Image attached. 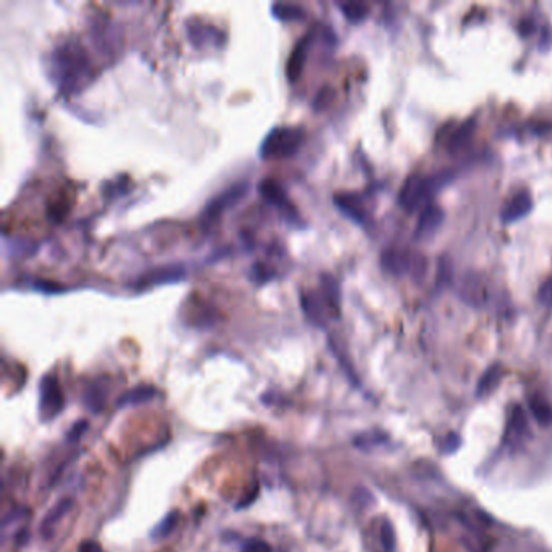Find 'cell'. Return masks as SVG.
Instances as JSON below:
<instances>
[{"label":"cell","mask_w":552,"mask_h":552,"mask_svg":"<svg viewBox=\"0 0 552 552\" xmlns=\"http://www.w3.org/2000/svg\"><path fill=\"white\" fill-rule=\"evenodd\" d=\"M91 60L81 44L65 41L51 53V77L64 92H79L91 81Z\"/></svg>","instance_id":"cell-1"},{"label":"cell","mask_w":552,"mask_h":552,"mask_svg":"<svg viewBox=\"0 0 552 552\" xmlns=\"http://www.w3.org/2000/svg\"><path fill=\"white\" fill-rule=\"evenodd\" d=\"M453 180V173L440 172L433 175H412L405 180L399 193V204L408 212L425 209L433 196Z\"/></svg>","instance_id":"cell-2"},{"label":"cell","mask_w":552,"mask_h":552,"mask_svg":"<svg viewBox=\"0 0 552 552\" xmlns=\"http://www.w3.org/2000/svg\"><path fill=\"white\" fill-rule=\"evenodd\" d=\"M306 133L300 127H275L267 133L260 148V155L264 160L288 159L301 149Z\"/></svg>","instance_id":"cell-3"},{"label":"cell","mask_w":552,"mask_h":552,"mask_svg":"<svg viewBox=\"0 0 552 552\" xmlns=\"http://www.w3.org/2000/svg\"><path fill=\"white\" fill-rule=\"evenodd\" d=\"M381 264L387 273L397 277H412L416 282L425 279L427 261L425 255L407 248L392 247L381 255Z\"/></svg>","instance_id":"cell-4"},{"label":"cell","mask_w":552,"mask_h":552,"mask_svg":"<svg viewBox=\"0 0 552 552\" xmlns=\"http://www.w3.org/2000/svg\"><path fill=\"white\" fill-rule=\"evenodd\" d=\"M457 293L466 305L476 306V308L486 305L489 295H491L486 277L478 273H473V271H468L458 279Z\"/></svg>","instance_id":"cell-5"},{"label":"cell","mask_w":552,"mask_h":552,"mask_svg":"<svg viewBox=\"0 0 552 552\" xmlns=\"http://www.w3.org/2000/svg\"><path fill=\"white\" fill-rule=\"evenodd\" d=\"M64 408V392L60 389L59 379L52 374L42 377L39 384V413L44 421L55 418Z\"/></svg>","instance_id":"cell-6"},{"label":"cell","mask_w":552,"mask_h":552,"mask_svg":"<svg viewBox=\"0 0 552 552\" xmlns=\"http://www.w3.org/2000/svg\"><path fill=\"white\" fill-rule=\"evenodd\" d=\"M248 193V184H238L230 186L212 198L211 201L206 204L203 212V221H206L211 224V222L217 221L219 217L224 216V214L229 211L230 208H234L235 204H238L242 201V198Z\"/></svg>","instance_id":"cell-7"},{"label":"cell","mask_w":552,"mask_h":552,"mask_svg":"<svg viewBox=\"0 0 552 552\" xmlns=\"http://www.w3.org/2000/svg\"><path fill=\"white\" fill-rule=\"evenodd\" d=\"M260 191L262 198H264L269 204L277 208L287 219L292 221L298 219V212L295 206L290 203L287 191L282 188V185H280L277 180H274V178H264L260 185Z\"/></svg>","instance_id":"cell-8"},{"label":"cell","mask_w":552,"mask_h":552,"mask_svg":"<svg viewBox=\"0 0 552 552\" xmlns=\"http://www.w3.org/2000/svg\"><path fill=\"white\" fill-rule=\"evenodd\" d=\"M533 211V198L529 191L522 190L512 195L501 209V221L504 224H514Z\"/></svg>","instance_id":"cell-9"},{"label":"cell","mask_w":552,"mask_h":552,"mask_svg":"<svg viewBox=\"0 0 552 552\" xmlns=\"http://www.w3.org/2000/svg\"><path fill=\"white\" fill-rule=\"evenodd\" d=\"M301 308L305 311L306 318L316 326H326V321L334 318L332 311L329 310L327 303L321 297L319 292H303L301 293Z\"/></svg>","instance_id":"cell-10"},{"label":"cell","mask_w":552,"mask_h":552,"mask_svg":"<svg viewBox=\"0 0 552 552\" xmlns=\"http://www.w3.org/2000/svg\"><path fill=\"white\" fill-rule=\"evenodd\" d=\"M445 212L440 209L438 204H427L425 209H421L420 217H418L416 229H415V238L425 240L433 237L439 227L444 224Z\"/></svg>","instance_id":"cell-11"},{"label":"cell","mask_w":552,"mask_h":552,"mask_svg":"<svg viewBox=\"0 0 552 552\" xmlns=\"http://www.w3.org/2000/svg\"><path fill=\"white\" fill-rule=\"evenodd\" d=\"M185 279V267L180 264H171V266H162V267H155V269L149 271L145 275H141L140 280L136 282L138 288H146V287H153V285L159 284H171V282H178V280Z\"/></svg>","instance_id":"cell-12"},{"label":"cell","mask_w":552,"mask_h":552,"mask_svg":"<svg viewBox=\"0 0 552 552\" xmlns=\"http://www.w3.org/2000/svg\"><path fill=\"white\" fill-rule=\"evenodd\" d=\"M334 203L336 206L350 217L356 224H366L368 221V209L364 206L363 198L356 193H338L334 196Z\"/></svg>","instance_id":"cell-13"},{"label":"cell","mask_w":552,"mask_h":552,"mask_svg":"<svg viewBox=\"0 0 552 552\" xmlns=\"http://www.w3.org/2000/svg\"><path fill=\"white\" fill-rule=\"evenodd\" d=\"M311 39H313V33L303 36L301 41L297 44L295 47H293V51L290 53V57H288L287 60V78L288 81L295 83L297 79H300L301 73H303V68H305V64H306V57H308V49H310V44H311Z\"/></svg>","instance_id":"cell-14"},{"label":"cell","mask_w":552,"mask_h":552,"mask_svg":"<svg viewBox=\"0 0 552 552\" xmlns=\"http://www.w3.org/2000/svg\"><path fill=\"white\" fill-rule=\"evenodd\" d=\"M188 36L191 39V44L196 47H204V46H219L221 41V33L211 25H199L198 21H193V23H188Z\"/></svg>","instance_id":"cell-15"},{"label":"cell","mask_w":552,"mask_h":552,"mask_svg":"<svg viewBox=\"0 0 552 552\" xmlns=\"http://www.w3.org/2000/svg\"><path fill=\"white\" fill-rule=\"evenodd\" d=\"M155 394H158V390H155L154 386L149 384L136 386L120 395V399L117 400V407L125 408V407H136V405L141 403H148L155 397Z\"/></svg>","instance_id":"cell-16"},{"label":"cell","mask_w":552,"mask_h":552,"mask_svg":"<svg viewBox=\"0 0 552 552\" xmlns=\"http://www.w3.org/2000/svg\"><path fill=\"white\" fill-rule=\"evenodd\" d=\"M321 297L327 303L329 310L332 311L334 318H337L340 311V292H338V284L332 275L324 274L321 275Z\"/></svg>","instance_id":"cell-17"},{"label":"cell","mask_w":552,"mask_h":552,"mask_svg":"<svg viewBox=\"0 0 552 552\" xmlns=\"http://www.w3.org/2000/svg\"><path fill=\"white\" fill-rule=\"evenodd\" d=\"M71 505H73V501H71V499H62L59 504L53 507L51 512H49L46 518L42 520V527H41V531L44 536L46 538L51 536L52 528L60 522L62 516H64L66 512L71 509Z\"/></svg>","instance_id":"cell-18"},{"label":"cell","mask_w":552,"mask_h":552,"mask_svg":"<svg viewBox=\"0 0 552 552\" xmlns=\"http://www.w3.org/2000/svg\"><path fill=\"white\" fill-rule=\"evenodd\" d=\"M271 12L280 21H301L306 18V10L295 3H274Z\"/></svg>","instance_id":"cell-19"},{"label":"cell","mask_w":552,"mask_h":552,"mask_svg":"<svg viewBox=\"0 0 552 552\" xmlns=\"http://www.w3.org/2000/svg\"><path fill=\"white\" fill-rule=\"evenodd\" d=\"M473 127H475L473 120H466V122H463L460 127L457 128V131L453 133L451 140H449V149L453 151V153H457V151L465 148V146L468 145L471 133H473Z\"/></svg>","instance_id":"cell-20"},{"label":"cell","mask_w":552,"mask_h":552,"mask_svg":"<svg viewBox=\"0 0 552 552\" xmlns=\"http://www.w3.org/2000/svg\"><path fill=\"white\" fill-rule=\"evenodd\" d=\"M178 518H180V516H178L177 512H171V514H167L158 525H155V528L153 529V531H151V538H153V540H164V538H167L168 534L175 529Z\"/></svg>","instance_id":"cell-21"},{"label":"cell","mask_w":552,"mask_h":552,"mask_svg":"<svg viewBox=\"0 0 552 552\" xmlns=\"http://www.w3.org/2000/svg\"><path fill=\"white\" fill-rule=\"evenodd\" d=\"M338 7H340L344 16L351 23H360V21L366 20V16L369 15V8L364 3H338Z\"/></svg>","instance_id":"cell-22"},{"label":"cell","mask_w":552,"mask_h":552,"mask_svg":"<svg viewBox=\"0 0 552 552\" xmlns=\"http://www.w3.org/2000/svg\"><path fill=\"white\" fill-rule=\"evenodd\" d=\"M334 95H336V92H334V88H331V86L321 88L319 91L316 92V96L313 99V109L318 110V112L319 110L326 109V107L332 102Z\"/></svg>","instance_id":"cell-23"},{"label":"cell","mask_w":552,"mask_h":552,"mask_svg":"<svg viewBox=\"0 0 552 552\" xmlns=\"http://www.w3.org/2000/svg\"><path fill=\"white\" fill-rule=\"evenodd\" d=\"M531 410L541 423H552V407L542 402V400H533Z\"/></svg>","instance_id":"cell-24"},{"label":"cell","mask_w":552,"mask_h":552,"mask_svg":"<svg viewBox=\"0 0 552 552\" xmlns=\"http://www.w3.org/2000/svg\"><path fill=\"white\" fill-rule=\"evenodd\" d=\"M497 381H499V368L497 366L489 368L488 371L484 373V376L481 377L479 386H478V394H483L484 390L488 392L492 386H496Z\"/></svg>","instance_id":"cell-25"},{"label":"cell","mask_w":552,"mask_h":552,"mask_svg":"<svg viewBox=\"0 0 552 552\" xmlns=\"http://www.w3.org/2000/svg\"><path fill=\"white\" fill-rule=\"evenodd\" d=\"M538 300H540L541 305L552 306V275L542 282L540 292H538Z\"/></svg>","instance_id":"cell-26"},{"label":"cell","mask_w":552,"mask_h":552,"mask_svg":"<svg viewBox=\"0 0 552 552\" xmlns=\"http://www.w3.org/2000/svg\"><path fill=\"white\" fill-rule=\"evenodd\" d=\"M88 426H89L88 421H84V420L75 423V425L71 426V429L66 433V442H70V444L77 442V440L83 436L84 431L88 429Z\"/></svg>","instance_id":"cell-27"},{"label":"cell","mask_w":552,"mask_h":552,"mask_svg":"<svg viewBox=\"0 0 552 552\" xmlns=\"http://www.w3.org/2000/svg\"><path fill=\"white\" fill-rule=\"evenodd\" d=\"M271 546L262 540H248L242 547V552H271Z\"/></svg>","instance_id":"cell-28"},{"label":"cell","mask_w":552,"mask_h":552,"mask_svg":"<svg viewBox=\"0 0 552 552\" xmlns=\"http://www.w3.org/2000/svg\"><path fill=\"white\" fill-rule=\"evenodd\" d=\"M78 552H104L99 542L96 541H83L78 546Z\"/></svg>","instance_id":"cell-29"},{"label":"cell","mask_w":552,"mask_h":552,"mask_svg":"<svg viewBox=\"0 0 552 552\" xmlns=\"http://www.w3.org/2000/svg\"><path fill=\"white\" fill-rule=\"evenodd\" d=\"M382 538H384V544H386L387 552H390L392 546H394V541H392V528L389 527V525H384V528H382Z\"/></svg>","instance_id":"cell-30"},{"label":"cell","mask_w":552,"mask_h":552,"mask_svg":"<svg viewBox=\"0 0 552 552\" xmlns=\"http://www.w3.org/2000/svg\"><path fill=\"white\" fill-rule=\"evenodd\" d=\"M533 29H534V23L531 20H525L520 23V31H522V34H525V36L531 34Z\"/></svg>","instance_id":"cell-31"}]
</instances>
